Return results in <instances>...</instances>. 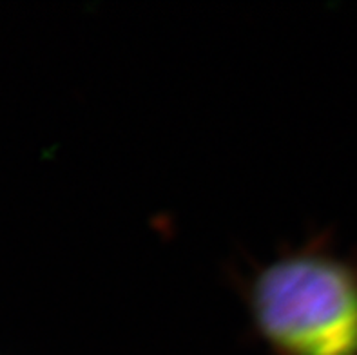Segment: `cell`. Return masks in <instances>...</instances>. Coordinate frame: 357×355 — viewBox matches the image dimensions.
Segmentation results:
<instances>
[{
	"instance_id": "1",
	"label": "cell",
	"mask_w": 357,
	"mask_h": 355,
	"mask_svg": "<svg viewBox=\"0 0 357 355\" xmlns=\"http://www.w3.org/2000/svg\"><path fill=\"white\" fill-rule=\"evenodd\" d=\"M247 306L272 355H357V263L325 245L285 252L259 269Z\"/></svg>"
}]
</instances>
